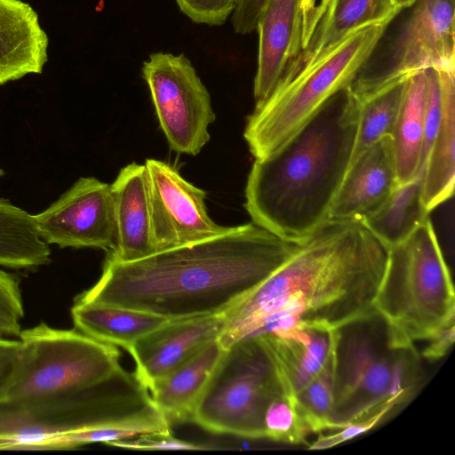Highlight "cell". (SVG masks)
Listing matches in <instances>:
<instances>
[{"instance_id":"cell-1","label":"cell","mask_w":455,"mask_h":455,"mask_svg":"<svg viewBox=\"0 0 455 455\" xmlns=\"http://www.w3.org/2000/svg\"><path fill=\"white\" fill-rule=\"evenodd\" d=\"M388 248L361 220H328L222 314L223 349L304 325L338 329L375 310Z\"/></svg>"},{"instance_id":"cell-2","label":"cell","mask_w":455,"mask_h":455,"mask_svg":"<svg viewBox=\"0 0 455 455\" xmlns=\"http://www.w3.org/2000/svg\"><path fill=\"white\" fill-rule=\"evenodd\" d=\"M299 245L251 222L132 261L108 254L99 280L75 301L110 305L169 320L220 315Z\"/></svg>"},{"instance_id":"cell-3","label":"cell","mask_w":455,"mask_h":455,"mask_svg":"<svg viewBox=\"0 0 455 455\" xmlns=\"http://www.w3.org/2000/svg\"><path fill=\"white\" fill-rule=\"evenodd\" d=\"M358 124V102L348 87L325 102L285 143L255 159L244 207L256 225L297 244L329 220L348 170Z\"/></svg>"},{"instance_id":"cell-4","label":"cell","mask_w":455,"mask_h":455,"mask_svg":"<svg viewBox=\"0 0 455 455\" xmlns=\"http://www.w3.org/2000/svg\"><path fill=\"white\" fill-rule=\"evenodd\" d=\"M119 439L169 431L170 423L137 376L121 366L101 381L60 395L0 399V451H38L47 439L78 431Z\"/></svg>"},{"instance_id":"cell-5","label":"cell","mask_w":455,"mask_h":455,"mask_svg":"<svg viewBox=\"0 0 455 455\" xmlns=\"http://www.w3.org/2000/svg\"><path fill=\"white\" fill-rule=\"evenodd\" d=\"M331 430L393 407L400 411L426 380L415 346H400L376 310L336 330Z\"/></svg>"},{"instance_id":"cell-6","label":"cell","mask_w":455,"mask_h":455,"mask_svg":"<svg viewBox=\"0 0 455 455\" xmlns=\"http://www.w3.org/2000/svg\"><path fill=\"white\" fill-rule=\"evenodd\" d=\"M374 308L400 346L416 347L455 325L454 287L430 219L388 249Z\"/></svg>"},{"instance_id":"cell-7","label":"cell","mask_w":455,"mask_h":455,"mask_svg":"<svg viewBox=\"0 0 455 455\" xmlns=\"http://www.w3.org/2000/svg\"><path fill=\"white\" fill-rule=\"evenodd\" d=\"M387 22L353 32L290 80L279 84L247 117L244 140L255 159L272 154L296 133L332 96L360 74Z\"/></svg>"},{"instance_id":"cell-8","label":"cell","mask_w":455,"mask_h":455,"mask_svg":"<svg viewBox=\"0 0 455 455\" xmlns=\"http://www.w3.org/2000/svg\"><path fill=\"white\" fill-rule=\"evenodd\" d=\"M13 368L0 399L60 395L96 384L121 367L116 346L76 328L62 330L41 322L22 330Z\"/></svg>"},{"instance_id":"cell-9","label":"cell","mask_w":455,"mask_h":455,"mask_svg":"<svg viewBox=\"0 0 455 455\" xmlns=\"http://www.w3.org/2000/svg\"><path fill=\"white\" fill-rule=\"evenodd\" d=\"M282 395L285 393L262 340L244 338L223 350L189 420L214 434L265 439L266 411Z\"/></svg>"},{"instance_id":"cell-10","label":"cell","mask_w":455,"mask_h":455,"mask_svg":"<svg viewBox=\"0 0 455 455\" xmlns=\"http://www.w3.org/2000/svg\"><path fill=\"white\" fill-rule=\"evenodd\" d=\"M159 126L171 149L197 155L210 140L216 116L208 90L184 55L156 52L143 63Z\"/></svg>"},{"instance_id":"cell-11","label":"cell","mask_w":455,"mask_h":455,"mask_svg":"<svg viewBox=\"0 0 455 455\" xmlns=\"http://www.w3.org/2000/svg\"><path fill=\"white\" fill-rule=\"evenodd\" d=\"M144 166L154 251L202 241L229 228L210 217L206 192L185 180L172 165L148 158Z\"/></svg>"},{"instance_id":"cell-12","label":"cell","mask_w":455,"mask_h":455,"mask_svg":"<svg viewBox=\"0 0 455 455\" xmlns=\"http://www.w3.org/2000/svg\"><path fill=\"white\" fill-rule=\"evenodd\" d=\"M37 232L47 244L60 248L115 247L110 184L81 177L44 212L34 215Z\"/></svg>"},{"instance_id":"cell-13","label":"cell","mask_w":455,"mask_h":455,"mask_svg":"<svg viewBox=\"0 0 455 455\" xmlns=\"http://www.w3.org/2000/svg\"><path fill=\"white\" fill-rule=\"evenodd\" d=\"M395 52L394 66L371 76L394 77L427 68L455 69V0H417Z\"/></svg>"},{"instance_id":"cell-14","label":"cell","mask_w":455,"mask_h":455,"mask_svg":"<svg viewBox=\"0 0 455 455\" xmlns=\"http://www.w3.org/2000/svg\"><path fill=\"white\" fill-rule=\"evenodd\" d=\"M222 314L169 320L134 342L127 350L135 372L149 388L220 336Z\"/></svg>"},{"instance_id":"cell-15","label":"cell","mask_w":455,"mask_h":455,"mask_svg":"<svg viewBox=\"0 0 455 455\" xmlns=\"http://www.w3.org/2000/svg\"><path fill=\"white\" fill-rule=\"evenodd\" d=\"M301 0H267L259 16L258 67L254 78L255 108L275 89L301 49Z\"/></svg>"},{"instance_id":"cell-16","label":"cell","mask_w":455,"mask_h":455,"mask_svg":"<svg viewBox=\"0 0 455 455\" xmlns=\"http://www.w3.org/2000/svg\"><path fill=\"white\" fill-rule=\"evenodd\" d=\"M400 11L393 0H322L315 6L307 45L290 63L278 84L290 80L353 32L375 23H390Z\"/></svg>"},{"instance_id":"cell-17","label":"cell","mask_w":455,"mask_h":455,"mask_svg":"<svg viewBox=\"0 0 455 455\" xmlns=\"http://www.w3.org/2000/svg\"><path fill=\"white\" fill-rule=\"evenodd\" d=\"M397 185L392 139L387 135L350 164L329 220H362L376 210Z\"/></svg>"},{"instance_id":"cell-18","label":"cell","mask_w":455,"mask_h":455,"mask_svg":"<svg viewBox=\"0 0 455 455\" xmlns=\"http://www.w3.org/2000/svg\"><path fill=\"white\" fill-rule=\"evenodd\" d=\"M336 330L304 325L257 336L269 354L283 392L293 401L327 362L334 349Z\"/></svg>"},{"instance_id":"cell-19","label":"cell","mask_w":455,"mask_h":455,"mask_svg":"<svg viewBox=\"0 0 455 455\" xmlns=\"http://www.w3.org/2000/svg\"><path fill=\"white\" fill-rule=\"evenodd\" d=\"M110 187L115 247L108 254L120 261H132L151 254L154 249L144 164L133 162L124 166Z\"/></svg>"},{"instance_id":"cell-20","label":"cell","mask_w":455,"mask_h":455,"mask_svg":"<svg viewBox=\"0 0 455 455\" xmlns=\"http://www.w3.org/2000/svg\"><path fill=\"white\" fill-rule=\"evenodd\" d=\"M49 39L30 4L0 0V85L42 73Z\"/></svg>"},{"instance_id":"cell-21","label":"cell","mask_w":455,"mask_h":455,"mask_svg":"<svg viewBox=\"0 0 455 455\" xmlns=\"http://www.w3.org/2000/svg\"><path fill=\"white\" fill-rule=\"evenodd\" d=\"M223 350L217 339L211 341L149 388L154 403L170 424L190 419Z\"/></svg>"},{"instance_id":"cell-22","label":"cell","mask_w":455,"mask_h":455,"mask_svg":"<svg viewBox=\"0 0 455 455\" xmlns=\"http://www.w3.org/2000/svg\"><path fill=\"white\" fill-rule=\"evenodd\" d=\"M440 69V68H439ZM455 69H440L443 113L428 150L423 174V202L430 212L454 192L455 177Z\"/></svg>"},{"instance_id":"cell-23","label":"cell","mask_w":455,"mask_h":455,"mask_svg":"<svg viewBox=\"0 0 455 455\" xmlns=\"http://www.w3.org/2000/svg\"><path fill=\"white\" fill-rule=\"evenodd\" d=\"M427 89V69L409 75L391 134L398 185L421 174Z\"/></svg>"},{"instance_id":"cell-24","label":"cell","mask_w":455,"mask_h":455,"mask_svg":"<svg viewBox=\"0 0 455 455\" xmlns=\"http://www.w3.org/2000/svg\"><path fill=\"white\" fill-rule=\"evenodd\" d=\"M71 316L77 331L96 340L125 350L139 339L169 321L146 312L75 300Z\"/></svg>"},{"instance_id":"cell-25","label":"cell","mask_w":455,"mask_h":455,"mask_svg":"<svg viewBox=\"0 0 455 455\" xmlns=\"http://www.w3.org/2000/svg\"><path fill=\"white\" fill-rule=\"evenodd\" d=\"M423 202V174L397 185L388 197L361 220L388 249L409 239L427 219Z\"/></svg>"},{"instance_id":"cell-26","label":"cell","mask_w":455,"mask_h":455,"mask_svg":"<svg viewBox=\"0 0 455 455\" xmlns=\"http://www.w3.org/2000/svg\"><path fill=\"white\" fill-rule=\"evenodd\" d=\"M334 367L333 349L321 371L294 397L295 409L310 433L331 430Z\"/></svg>"},{"instance_id":"cell-27","label":"cell","mask_w":455,"mask_h":455,"mask_svg":"<svg viewBox=\"0 0 455 455\" xmlns=\"http://www.w3.org/2000/svg\"><path fill=\"white\" fill-rule=\"evenodd\" d=\"M265 439L284 443H304L309 429L299 416L292 399L286 395L275 398L264 417Z\"/></svg>"},{"instance_id":"cell-28","label":"cell","mask_w":455,"mask_h":455,"mask_svg":"<svg viewBox=\"0 0 455 455\" xmlns=\"http://www.w3.org/2000/svg\"><path fill=\"white\" fill-rule=\"evenodd\" d=\"M23 316L20 281L14 274L0 269V337L18 339Z\"/></svg>"},{"instance_id":"cell-29","label":"cell","mask_w":455,"mask_h":455,"mask_svg":"<svg viewBox=\"0 0 455 455\" xmlns=\"http://www.w3.org/2000/svg\"><path fill=\"white\" fill-rule=\"evenodd\" d=\"M108 445L134 451H196L205 446L173 436L171 431H156L113 441Z\"/></svg>"},{"instance_id":"cell-30","label":"cell","mask_w":455,"mask_h":455,"mask_svg":"<svg viewBox=\"0 0 455 455\" xmlns=\"http://www.w3.org/2000/svg\"><path fill=\"white\" fill-rule=\"evenodd\" d=\"M239 0H176L180 10L196 23L218 26L235 12Z\"/></svg>"},{"instance_id":"cell-31","label":"cell","mask_w":455,"mask_h":455,"mask_svg":"<svg viewBox=\"0 0 455 455\" xmlns=\"http://www.w3.org/2000/svg\"><path fill=\"white\" fill-rule=\"evenodd\" d=\"M397 412L399 411L395 408L387 407L373 415L355 420L338 430H334V433L332 434H320L318 438H316L315 441L308 446V449L315 451L334 447L368 432Z\"/></svg>"},{"instance_id":"cell-32","label":"cell","mask_w":455,"mask_h":455,"mask_svg":"<svg viewBox=\"0 0 455 455\" xmlns=\"http://www.w3.org/2000/svg\"><path fill=\"white\" fill-rule=\"evenodd\" d=\"M267 0H239L232 16L235 32L246 35L256 30L259 16Z\"/></svg>"},{"instance_id":"cell-33","label":"cell","mask_w":455,"mask_h":455,"mask_svg":"<svg viewBox=\"0 0 455 455\" xmlns=\"http://www.w3.org/2000/svg\"><path fill=\"white\" fill-rule=\"evenodd\" d=\"M455 339V325L446 328L436 336L427 341V345L419 353L421 357L437 360L444 356L452 347Z\"/></svg>"},{"instance_id":"cell-34","label":"cell","mask_w":455,"mask_h":455,"mask_svg":"<svg viewBox=\"0 0 455 455\" xmlns=\"http://www.w3.org/2000/svg\"><path fill=\"white\" fill-rule=\"evenodd\" d=\"M19 347L20 340L17 345L0 352V397L4 384L13 368Z\"/></svg>"},{"instance_id":"cell-35","label":"cell","mask_w":455,"mask_h":455,"mask_svg":"<svg viewBox=\"0 0 455 455\" xmlns=\"http://www.w3.org/2000/svg\"><path fill=\"white\" fill-rule=\"evenodd\" d=\"M315 6V0H301V49L307 45L309 40L310 26L313 20Z\"/></svg>"},{"instance_id":"cell-36","label":"cell","mask_w":455,"mask_h":455,"mask_svg":"<svg viewBox=\"0 0 455 455\" xmlns=\"http://www.w3.org/2000/svg\"><path fill=\"white\" fill-rule=\"evenodd\" d=\"M18 343V339L0 337V352L13 347Z\"/></svg>"},{"instance_id":"cell-37","label":"cell","mask_w":455,"mask_h":455,"mask_svg":"<svg viewBox=\"0 0 455 455\" xmlns=\"http://www.w3.org/2000/svg\"><path fill=\"white\" fill-rule=\"evenodd\" d=\"M395 4L400 9L402 10L403 8H406V7H410L411 6L412 4H414V3L417 1V0H393Z\"/></svg>"},{"instance_id":"cell-38","label":"cell","mask_w":455,"mask_h":455,"mask_svg":"<svg viewBox=\"0 0 455 455\" xmlns=\"http://www.w3.org/2000/svg\"><path fill=\"white\" fill-rule=\"evenodd\" d=\"M5 174L4 171L0 167V178Z\"/></svg>"}]
</instances>
